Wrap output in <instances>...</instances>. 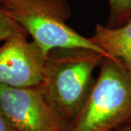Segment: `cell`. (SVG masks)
Here are the masks:
<instances>
[{
	"label": "cell",
	"mask_w": 131,
	"mask_h": 131,
	"mask_svg": "<svg viewBox=\"0 0 131 131\" xmlns=\"http://www.w3.org/2000/svg\"><path fill=\"white\" fill-rule=\"evenodd\" d=\"M105 57L81 47L57 48L47 54L38 87L67 128L85 103L95 80L94 72Z\"/></svg>",
	"instance_id": "obj_1"
},
{
	"label": "cell",
	"mask_w": 131,
	"mask_h": 131,
	"mask_svg": "<svg viewBox=\"0 0 131 131\" xmlns=\"http://www.w3.org/2000/svg\"><path fill=\"white\" fill-rule=\"evenodd\" d=\"M85 103L67 131H115L131 120V76L105 57Z\"/></svg>",
	"instance_id": "obj_2"
},
{
	"label": "cell",
	"mask_w": 131,
	"mask_h": 131,
	"mask_svg": "<svg viewBox=\"0 0 131 131\" xmlns=\"http://www.w3.org/2000/svg\"><path fill=\"white\" fill-rule=\"evenodd\" d=\"M0 4L46 56L54 49L81 47L107 57L90 38L81 35L67 24L72 15L67 0H0Z\"/></svg>",
	"instance_id": "obj_3"
},
{
	"label": "cell",
	"mask_w": 131,
	"mask_h": 131,
	"mask_svg": "<svg viewBox=\"0 0 131 131\" xmlns=\"http://www.w3.org/2000/svg\"><path fill=\"white\" fill-rule=\"evenodd\" d=\"M0 110L15 131H67L38 86L0 84Z\"/></svg>",
	"instance_id": "obj_4"
},
{
	"label": "cell",
	"mask_w": 131,
	"mask_h": 131,
	"mask_svg": "<svg viewBox=\"0 0 131 131\" xmlns=\"http://www.w3.org/2000/svg\"><path fill=\"white\" fill-rule=\"evenodd\" d=\"M27 36L17 24L0 47V84L28 88L41 83L47 56Z\"/></svg>",
	"instance_id": "obj_5"
},
{
	"label": "cell",
	"mask_w": 131,
	"mask_h": 131,
	"mask_svg": "<svg viewBox=\"0 0 131 131\" xmlns=\"http://www.w3.org/2000/svg\"><path fill=\"white\" fill-rule=\"evenodd\" d=\"M90 39L131 76V20L117 27L97 23Z\"/></svg>",
	"instance_id": "obj_6"
},
{
	"label": "cell",
	"mask_w": 131,
	"mask_h": 131,
	"mask_svg": "<svg viewBox=\"0 0 131 131\" xmlns=\"http://www.w3.org/2000/svg\"><path fill=\"white\" fill-rule=\"evenodd\" d=\"M109 17L107 26L117 27L131 20V0H107Z\"/></svg>",
	"instance_id": "obj_7"
},
{
	"label": "cell",
	"mask_w": 131,
	"mask_h": 131,
	"mask_svg": "<svg viewBox=\"0 0 131 131\" xmlns=\"http://www.w3.org/2000/svg\"><path fill=\"white\" fill-rule=\"evenodd\" d=\"M17 24L0 4V41H4L15 29Z\"/></svg>",
	"instance_id": "obj_8"
},
{
	"label": "cell",
	"mask_w": 131,
	"mask_h": 131,
	"mask_svg": "<svg viewBox=\"0 0 131 131\" xmlns=\"http://www.w3.org/2000/svg\"><path fill=\"white\" fill-rule=\"evenodd\" d=\"M0 131H15L0 110Z\"/></svg>",
	"instance_id": "obj_9"
},
{
	"label": "cell",
	"mask_w": 131,
	"mask_h": 131,
	"mask_svg": "<svg viewBox=\"0 0 131 131\" xmlns=\"http://www.w3.org/2000/svg\"><path fill=\"white\" fill-rule=\"evenodd\" d=\"M115 131H131V121L127 123L126 124L123 125L122 127L118 128V129H116Z\"/></svg>",
	"instance_id": "obj_10"
},
{
	"label": "cell",
	"mask_w": 131,
	"mask_h": 131,
	"mask_svg": "<svg viewBox=\"0 0 131 131\" xmlns=\"http://www.w3.org/2000/svg\"><path fill=\"white\" fill-rule=\"evenodd\" d=\"M130 121H131V120H130Z\"/></svg>",
	"instance_id": "obj_11"
}]
</instances>
